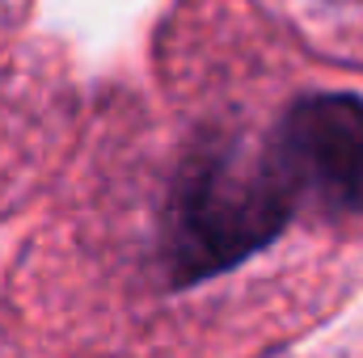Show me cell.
<instances>
[{
	"label": "cell",
	"instance_id": "obj_1",
	"mask_svg": "<svg viewBox=\"0 0 363 358\" xmlns=\"http://www.w3.org/2000/svg\"><path fill=\"white\" fill-rule=\"evenodd\" d=\"M300 198L271 144L203 131L178 161L161 207V270L169 291L199 287L258 258L287 232Z\"/></svg>",
	"mask_w": 363,
	"mask_h": 358
},
{
	"label": "cell",
	"instance_id": "obj_2",
	"mask_svg": "<svg viewBox=\"0 0 363 358\" xmlns=\"http://www.w3.org/2000/svg\"><path fill=\"white\" fill-rule=\"evenodd\" d=\"M274 161L300 207L330 219L363 215V97L359 93H304L267 135Z\"/></svg>",
	"mask_w": 363,
	"mask_h": 358
}]
</instances>
